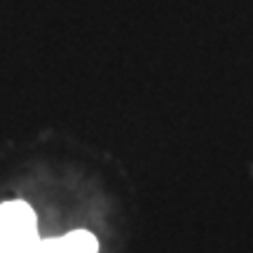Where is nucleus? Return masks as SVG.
Listing matches in <instances>:
<instances>
[{
  "label": "nucleus",
  "instance_id": "f257e3e1",
  "mask_svg": "<svg viewBox=\"0 0 253 253\" xmlns=\"http://www.w3.org/2000/svg\"><path fill=\"white\" fill-rule=\"evenodd\" d=\"M0 235L5 237H36V213L26 202H5L0 207Z\"/></svg>",
  "mask_w": 253,
  "mask_h": 253
},
{
  "label": "nucleus",
  "instance_id": "7ed1b4c3",
  "mask_svg": "<svg viewBox=\"0 0 253 253\" xmlns=\"http://www.w3.org/2000/svg\"><path fill=\"white\" fill-rule=\"evenodd\" d=\"M40 237H5L0 235V253H33Z\"/></svg>",
  "mask_w": 253,
  "mask_h": 253
},
{
  "label": "nucleus",
  "instance_id": "20e7f679",
  "mask_svg": "<svg viewBox=\"0 0 253 253\" xmlns=\"http://www.w3.org/2000/svg\"><path fill=\"white\" fill-rule=\"evenodd\" d=\"M33 253H63L61 251V239H40Z\"/></svg>",
  "mask_w": 253,
  "mask_h": 253
},
{
  "label": "nucleus",
  "instance_id": "f03ea898",
  "mask_svg": "<svg viewBox=\"0 0 253 253\" xmlns=\"http://www.w3.org/2000/svg\"><path fill=\"white\" fill-rule=\"evenodd\" d=\"M59 239H61L63 253H99L96 237L87 232V230H75V232H68V235L59 237Z\"/></svg>",
  "mask_w": 253,
  "mask_h": 253
}]
</instances>
